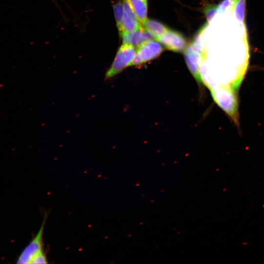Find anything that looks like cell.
I'll return each mask as SVG.
<instances>
[{
	"label": "cell",
	"mask_w": 264,
	"mask_h": 264,
	"mask_svg": "<svg viewBox=\"0 0 264 264\" xmlns=\"http://www.w3.org/2000/svg\"><path fill=\"white\" fill-rule=\"evenodd\" d=\"M210 90L214 101L235 123H238L237 92L223 87L211 88Z\"/></svg>",
	"instance_id": "6da1fadb"
},
{
	"label": "cell",
	"mask_w": 264,
	"mask_h": 264,
	"mask_svg": "<svg viewBox=\"0 0 264 264\" xmlns=\"http://www.w3.org/2000/svg\"><path fill=\"white\" fill-rule=\"evenodd\" d=\"M135 52L133 46L123 43L119 48L110 66L106 73L105 80L113 78L131 66Z\"/></svg>",
	"instance_id": "7a4b0ae2"
},
{
	"label": "cell",
	"mask_w": 264,
	"mask_h": 264,
	"mask_svg": "<svg viewBox=\"0 0 264 264\" xmlns=\"http://www.w3.org/2000/svg\"><path fill=\"white\" fill-rule=\"evenodd\" d=\"M47 215H45L41 227L37 234L25 246L19 256L17 264H30L32 258L40 252L43 251V233Z\"/></svg>",
	"instance_id": "3957f363"
},
{
	"label": "cell",
	"mask_w": 264,
	"mask_h": 264,
	"mask_svg": "<svg viewBox=\"0 0 264 264\" xmlns=\"http://www.w3.org/2000/svg\"><path fill=\"white\" fill-rule=\"evenodd\" d=\"M163 51L159 43L149 40L137 47L131 66H139L158 57Z\"/></svg>",
	"instance_id": "277c9868"
},
{
	"label": "cell",
	"mask_w": 264,
	"mask_h": 264,
	"mask_svg": "<svg viewBox=\"0 0 264 264\" xmlns=\"http://www.w3.org/2000/svg\"><path fill=\"white\" fill-rule=\"evenodd\" d=\"M184 57L187 66L193 77L198 83L204 85L201 67L207 56L195 50L190 45L184 51Z\"/></svg>",
	"instance_id": "5b68a950"
},
{
	"label": "cell",
	"mask_w": 264,
	"mask_h": 264,
	"mask_svg": "<svg viewBox=\"0 0 264 264\" xmlns=\"http://www.w3.org/2000/svg\"><path fill=\"white\" fill-rule=\"evenodd\" d=\"M156 40L167 49L176 52H182L187 47V41L181 34L169 30Z\"/></svg>",
	"instance_id": "8992f818"
},
{
	"label": "cell",
	"mask_w": 264,
	"mask_h": 264,
	"mask_svg": "<svg viewBox=\"0 0 264 264\" xmlns=\"http://www.w3.org/2000/svg\"><path fill=\"white\" fill-rule=\"evenodd\" d=\"M123 28L122 31L119 35L143 28V26L138 20L128 0H123Z\"/></svg>",
	"instance_id": "52a82bcc"
},
{
	"label": "cell",
	"mask_w": 264,
	"mask_h": 264,
	"mask_svg": "<svg viewBox=\"0 0 264 264\" xmlns=\"http://www.w3.org/2000/svg\"><path fill=\"white\" fill-rule=\"evenodd\" d=\"M123 43L128 44L138 47L142 44L154 39V37L144 28L131 32H126L121 34Z\"/></svg>",
	"instance_id": "ba28073f"
},
{
	"label": "cell",
	"mask_w": 264,
	"mask_h": 264,
	"mask_svg": "<svg viewBox=\"0 0 264 264\" xmlns=\"http://www.w3.org/2000/svg\"><path fill=\"white\" fill-rule=\"evenodd\" d=\"M138 20L143 26L147 20V1L145 0H128Z\"/></svg>",
	"instance_id": "9c48e42d"
},
{
	"label": "cell",
	"mask_w": 264,
	"mask_h": 264,
	"mask_svg": "<svg viewBox=\"0 0 264 264\" xmlns=\"http://www.w3.org/2000/svg\"><path fill=\"white\" fill-rule=\"evenodd\" d=\"M143 27L155 39L163 35L169 30L160 22L151 19H147Z\"/></svg>",
	"instance_id": "30bf717a"
},
{
	"label": "cell",
	"mask_w": 264,
	"mask_h": 264,
	"mask_svg": "<svg viewBox=\"0 0 264 264\" xmlns=\"http://www.w3.org/2000/svg\"><path fill=\"white\" fill-rule=\"evenodd\" d=\"M113 8L116 26L120 34L123 28V6L121 0H117Z\"/></svg>",
	"instance_id": "8fae6325"
},
{
	"label": "cell",
	"mask_w": 264,
	"mask_h": 264,
	"mask_svg": "<svg viewBox=\"0 0 264 264\" xmlns=\"http://www.w3.org/2000/svg\"><path fill=\"white\" fill-rule=\"evenodd\" d=\"M245 0H238L234 6L233 14L236 19L244 22L245 16Z\"/></svg>",
	"instance_id": "7c38bea8"
},
{
	"label": "cell",
	"mask_w": 264,
	"mask_h": 264,
	"mask_svg": "<svg viewBox=\"0 0 264 264\" xmlns=\"http://www.w3.org/2000/svg\"><path fill=\"white\" fill-rule=\"evenodd\" d=\"M218 6L214 4L206 5L204 11L206 18L208 22H210L217 12Z\"/></svg>",
	"instance_id": "4fadbf2b"
},
{
	"label": "cell",
	"mask_w": 264,
	"mask_h": 264,
	"mask_svg": "<svg viewBox=\"0 0 264 264\" xmlns=\"http://www.w3.org/2000/svg\"><path fill=\"white\" fill-rule=\"evenodd\" d=\"M47 263V259L44 251L40 252L35 256L30 262V264H41Z\"/></svg>",
	"instance_id": "5bb4252c"
},
{
	"label": "cell",
	"mask_w": 264,
	"mask_h": 264,
	"mask_svg": "<svg viewBox=\"0 0 264 264\" xmlns=\"http://www.w3.org/2000/svg\"><path fill=\"white\" fill-rule=\"evenodd\" d=\"M146 0V1H147V0Z\"/></svg>",
	"instance_id": "9a60e30c"
}]
</instances>
